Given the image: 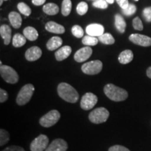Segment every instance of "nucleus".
I'll list each match as a JSON object with an SVG mask.
<instances>
[{
	"mask_svg": "<svg viewBox=\"0 0 151 151\" xmlns=\"http://www.w3.org/2000/svg\"><path fill=\"white\" fill-rule=\"evenodd\" d=\"M43 11L47 15L53 16V15H56L59 12V7L56 4L48 3L43 6Z\"/></svg>",
	"mask_w": 151,
	"mask_h": 151,
	"instance_id": "23",
	"label": "nucleus"
},
{
	"mask_svg": "<svg viewBox=\"0 0 151 151\" xmlns=\"http://www.w3.org/2000/svg\"><path fill=\"white\" fill-rule=\"evenodd\" d=\"M2 151H25L22 147L18 146H11L4 149Z\"/></svg>",
	"mask_w": 151,
	"mask_h": 151,
	"instance_id": "38",
	"label": "nucleus"
},
{
	"mask_svg": "<svg viewBox=\"0 0 151 151\" xmlns=\"http://www.w3.org/2000/svg\"><path fill=\"white\" fill-rule=\"evenodd\" d=\"M98 39H99V41L100 42H101L106 45H112L115 43V39L109 33L103 34L102 35L99 37Z\"/></svg>",
	"mask_w": 151,
	"mask_h": 151,
	"instance_id": "25",
	"label": "nucleus"
},
{
	"mask_svg": "<svg viewBox=\"0 0 151 151\" xmlns=\"http://www.w3.org/2000/svg\"><path fill=\"white\" fill-rule=\"evenodd\" d=\"M11 27L7 24H2L0 27V35L4 39L5 45H9L11 42Z\"/></svg>",
	"mask_w": 151,
	"mask_h": 151,
	"instance_id": "17",
	"label": "nucleus"
},
{
	"mask_svg": "<svg viewBox=\"0 0 151 151\" xmlns=\"http://www.w3.org/2000/svg\"><path fill=\"white\" fill-rule=\"evenodd\" d=\"M106 1H107V3L108 4H113L114 2V0H106Z\"/></svg>",
	"mask_w": 151,
	"mask_h": 151,
	"instance_id": "42",
	"label": "nucleus"
},
{
	"mask_svg": "<svg viewBox=\"0 0 151 151\" xmlns=\"http://www.w3.org/2000/svg\"><path fill=\"white\" fill-rule=\"evenodd\" d=\"M118 4L120 6L122 9H125L129 6V1L128 0H116Z\"/></svg>",
	"mask_w": 151,
	"mask_h": 151,
	"instance_id": "39",
	"label": "nucleus"
},
{
	"mask_svg": "<svg viewBox=\"0 0 151 151\" xmlns=\"http://www.w3.org/2000/svg\"><path fill=\"white\" fill-rule=\"evenodd\" d=\"M109 111L104 107L95 109L89 114V120L94 124H100L105 122L109 118Z\"/></svg>",
	"mask_w": 151,
	"mask_h": 151,
	"instance_id": "4",
	"label": "nucleus"
},
{
	"mask_svg": "<svg viewBox=\"0 0 151 151\" xmlns=\"http://www.w3.org/2000/svg\"><path fill=\"white\" fill-rule=\"evenodd\" d=\"M71 53V48L69 46L62 47L59 50H58L55 53V58L58 61H62L65 60Z\"/></svg>",
	"mask_w": 151,
	"mask_h": 151,
	"instance_id": "16",
	"label": "nucleus"
},
{
	"mask_svg": "<svg viewBox=\"0 0 151 151\" xmlns=\"http://www.w3.org/2000/svg\"><path fill=\"white\" fill-rule=\"evenodd\" d=\"M42 55V51L41 48L37 46H33L29 48L25 52V58L29 62H34L37 60Z\"/></svg>",
	"mask_w": 151,
	"mask_h": 151,
	"instance_id": "14",
	"label": "nucleus"
},
{
	"mask_svg": "<svg viewBox=\"0 0 151 151\" xmlns=\"http://www.w3.org/2000/svg\"><path fill=\"white\" fill-rule=\"evenodd\" d=\"M49 139L47 136L40 134L33 140L30 145L31 151H44L48 148Z\"/></svg>",
	"mask_w": 151,
	"mask_h": 151,
	"instance_id": "8",
	"label": "nucleus"
},
{
	"mask_svg": "<svg viewBox=\"0 0 151 151\" xmlns=\"http://www.w3.org/2000/svg\"><path fill=\"white\" fill-rule=\"evenodd\" d=\"M102 62L100 60H93L83 64L81 67L83 72L88 75H95L100 73L102 69Z\"/></svg>",
	"mask_w": 151,
	"mask_h": 151,
	"instance_id": "7",
	"label": "nucleus"
},
{
	"mask_svg": "<svg viewBox=\"0 0 151 151\" xmlns=\"http://www.w3.org/2000/svg\"><path fill=\"white\" fill-rule=\"evenodd\" d=\"M94 1H95V0H94Z\"/></svg>",
	"mask_w": 151,
	"mask_h": 151,
	"instance_id": "45",
	"label": "nucleus"
},
{
	"mask_svg": "<svg viewBox=\"0 0 151 151\" xmlns=\"http://www.w3.org/2000/svg\"><path fill=\"white\" fill-rule=\"evenodd\" d=\"M26 43V37L20 34H16L13 37V46L19 48L24 46Z\"/></svg>",
	"mask_w": 151,
	"mask_h": 151,
	"instance_id": "24",
	"label": "nucleus"
},
{
	"mask_svg": "<svg viewBox=\"0 0 151 151\" xmlns=\"http://www.w3.org/2000/svg\"><path fill=\"white\" fill-rule=\"evenodd\" d=\"M143 16L146 22H151V6L146 7V8L143 9Z\"/></svg>",
	"mask_w": 151,
	"mask_h": 151,
	"instance_id": "35",
	"label": "nucleus"
},
{
	"mask_svg": "<svg viewBox=\"0 0 151 151\" xmlns=\"http://www.w3.org/2000/svg\"><path fill=\"white\" fill-rule=\"evenodd\" d=\"M135 1H139V0H135Z\"/></svg>",
	"mask_w": 151,
	"mask_h": 151,
	"instance_id": "44",
	"label": "nucleus"
},
{
	"mask_svg": "<svg viewBox=\"0 0 151 151\" xmlns=\"http://www.w3.org/2000/svg\"><path fill=\"white\" fill-rule=\"evenodd\" d=\"M60 118V113L59 111L52 110L41 117L39 120V123L43 127H50L55 125L59 121Z\"/></svg>",
	"mask_w": 151,
	"mask_h": 151,
	"instance_id": "5",
	"label": "nucleus"
},
{
	"mask_svg": "<svg viewBox=\"0 0 151 151\" xmlns=\"http://www.w3.org/2000/svg\"><path fill=\"white\" fill-rule=\"evenodd\" d=\"M18 9L22 14L24 15L25 16H29L32 13L31 9L29 8L25 3L20 2L18 4Z\"/></svg>",
	"mask_w": 151,
	"mask_h": 151,
	"instance_id": "28",
	"label": "nucleus"
},
{
	"mask_svg": "<svg viewBox=\"0 0 151 151\" xmlns=\"http://www.w3.org/2000/svg\"><path fill=\"white\" fill-rule=\"evenodd\" d=\"M35 91V87L32 84L24 86L18 92L16 98V103L19 106H23L29 101Z\"/></svg>",
	"mask_w": 151,
	"mask_h": 151,
	"instance_id": "3",
	"label": "nucleus"
},
{
	"mask_svg": "<svg viewBox=\"0 0 151 151\" xmlns=\"http://www.w3.org/2000/svg\"><path fill=\"white\" fill-rule=\"evenodd\" d=\"M33 4L35 6H41L46 2V0H32Z\"/></svg>",
	"mask_w": 151,
	"mask_h": 151,
	"instance_id": "40",
	"label": "nucleus"
},
{
	"mask_svg": "<svg viewBox=\"0 0 151 151\" xmlns=\"http://www.w3.org/2000/svg\"><path fill=\"white\" fill-rule=\"evenodd\" d=\"M23 35L26 39H27L29 41H35L37 40L39 34L37 29L32 27H27L23 30Z\"/></svg>",
	"mask_w": 151,
	"mask_h": 151,
	"instance_id": "22",
	"label": "nucleus"
},
{
	"mask_svg": "<svg viewBox=\"0 0 151 151\" xmlns=\"http://www.w3.org/2000/svg\"><path fill=\"white\" fill-rule=\"evenodd\" d=\"M133 27L136 30H139L141 31L143 29V25L142 22H141V19L139 17H137L133 20Z\"/></svg>",
	"mask_w": 151,
	"mask_h": 151,
	"instance_id": "34",
	"label": "nucleus"
},
{
	"mask_svg": "<svg viewBox=\"0 0 151 151\" xmlns=\"http://www.w3.org/2000/svg\"><path fill=\"white\" fill-rule=\"evenodd\" d=\"M92 6L98 9H106L108 8V3L106 0H95L92 3Z\"/></svg>",
	"mask_w": 151,
	"mask_h": 151,
	"instance_id": "33",
	"label": "nucleus"
},
{
	"mask_svg": "<svg viewBox=\"0 0 151 151\" xmlns=\"http://www.w3.org/2000/svg\"><path fill=\"white\" fill-rule=\"evenodd\" d=\"M58 93L62 99L69 103H76L79 99L78 92L67 83H61L58 85Z\"/></svg>",
	"mask_w": 151,
	"mask_h": 151,
	"instance_id": "1",
	"label": "nucleus"
},
{
	"mask_svg": "<svg viewBox=\"0 0 151 151\" xmlns=\"http://www.w3.org/2000/svg\"><path fill=\"white\" fill-rule=\"evenodd\" d=\"M86 32L88 35L92 37H100L104 32V27L100 24H90L86 27Z\"/></svg>",
	"mask_w": 151,
	"mask_h": 151,
	"instance_id": "13",
	"label": "nucleus"
},
{
	"mask_svg": "<svg viewBox=\"0 0 151 151\" xmlns=\"http://www.w3.org/2000/svg\"><path fill=\"white\" fill-rule=\"evenodd\" d=\"M68 145L65 140L62 139H57L52 141L45 151H66Z\"/></svg>",
	"mask_w": 151,
	"mask_h": 151,
	"instance_id": "12",
	"label": "nucleus"
},
{
	"mask_svg": "<svg viewBox=\"0 0 151 151\" xmlns=\"http://www.w3.org/2000/svg\"><path fill=\"white\" fill-rule=\"evenodd\" d=\"M98 99L95 94L91 92H87L83 96L81 101V109L85 111H88L92 109L96 104L97 103Z\"/></svg>",
	"mask_w": 151,
	"mask_h": 151,
	"instance_id": "9",
	"label": "nucleus"
},
{
	"mask_svg": "<svg viewBox=\"0 0 151 151\" xmlns=\"http://www.w3.org/2000/svg\"><path fill=\"white\" fill-rule=\"evenodd\" d=\"M109 151H130L126 147L120 146V145H115L109 148Z\"/></svg>",
	"mask_w": 151,
	"mask_h": 151,
	"instance_id": "36",
	"label": "nucleus"
},
{
	"mask_svg": "<svg viewBox=\"0 0 151 151\" xmlns=\"http://www.w3.org/2000/svg\"><path fill=\"white\" fill-rule=\"evenodd\" d=\"M62 39L59 37H53L49 39L46 44V47L49 50H54L62 46Z\"/></svg>",
	"mask_w": 151,
	"mask_h": 151,
	"instance_id": "20",
	"label": "nucleus"
},
{
	"mask_svg": "<svg viewBox=\"0 0 151 151\" xmlns=\"http://www.w3.org/2000/svg\"><path fill=\"white\" fill-rule=\"evenodd\" d=\"M104 92L107 97L114 101H122L128 97V92L125 90L111 83L106 85Z\"/></svg>",
	"mask_w": 151,
	"mask_h": 151,
	"instance_id": "2",
	"label": "nucleus"
},
{
	"mask_svg": "<svg viewBox=\"0 0 151 151\" xmlns=\"http://www.w3.org/2000/svg\"><path fill=\"white\" fill-rule=\"evenodd\" d=\"M92 54V48L89 46H86L79 49L74 55V60L77 62H83L89 59Z\"/></svg>",
	"mask_w": 151,
	"mask_h": 151,
	"instance_id": "11",
	"label": "nucleus"
},
{
	"mask_svg": "<svg viewBox=\"0 0 151 151\" xmlns=\"http://www.w3.org/2000/svg\"><path fill=\"white\" fill-rule=\"evenodd\" d=\"M0 73L4 80L8 83L15 84L19 80L18 74L12 67L7 65H1Z\"/></svg>",
	"mask_w": 151,
	"mask_h": 151,
	"instance_id": "6",
	"label": "nucleus"
},
{
	"mask_svg": "<svg viewBox=\"0 0 151 151\" xmlns=\"http://www.w3.org/2000/svg\"><path fill=\"white\" fill-rule=\"evenodd\" d=\"M88 6L87 4V3L84 2V1H81L78 4L76 7V11L78 13V14L80 16H83L88 12Z\"/></svg>",
	"mask_w": 151,
	"mask_h": 151,
	"instance_id": "30",
	"label": "nucleus"
},
{
	"mask_svg": "<svg viewBox=\"0 0 151 151\" xmlns=\"http://www.w3.org/2000/svg\"><path fill=\"white\" fill-rule=\"evenodd\" d=\"M9 19L12 27L15 29H18L21 27L22 18L18 13L15 12V11L11 12L9 15Z\"/></svg>",
	"mask_w": 151,
	"mask_h": 151,
	"instance_id": "18",
	"label": "nucleus"
},
{
	"mask_svg": "<svg viewBox=\"0 0 151 151\" xmlns=\"http://www.w3.org/2000/svg\"><path fill=\"white\" fill-rule=\"evenodd\" d=\"M129 39L132 43L139 46L144 47L151 46V38L147 36L139 35V34H132L129 36Z\"/></svg>",
	"mask_w": 151,
	"mask_h": 151,
	"instance_id": "10",
	"label": "nucleus"
},
{
	"mask_svg": "<svg viewBox=\"0 0 151 151\" xmlns=\"http://www.w3.org/2000/svg\"><path fill=\"white\" fill-rule=\"evenodd\" d=\"M146 74L148 76V78H150L151 79V67L148 68V69H147V71H146Z\"/></svg>",
	"mask_w": 151,
	"mask_h": 151,
	"instance_id": "41",
	"label": "nucleus"
},
{
	"mask_svg": "<svg viewBox=\"0 0 151 151\" xmlns=\"http://www.w3.org/2000/svg\"><path fill=\"white\" fill-rule=\"evenodd\" d=\"M134 58V54L132 50H125L122 51L118 57V60L120 63L122 65H126V64L129 63L132 61Z\"/></svg>",
	"mask_w": 151,
	"mask_h": 151,
	"instance_id": "19",
	"label": "nucleus"
},
{
	"mask_svg": "<svg viewBox=\"0 0 151 151\" xmlns=\"http://www.w3.org/2000/svg\"><path fill=\"white\" fill-rule=\"evenodd\" d=\"M115 25L120 33H124L126 29V22L121 15L116 14L115 16Z\"/></svg>",
	"mask_w": 151,
	"mask_h": 151,
	"instance_id": "21",
	"label": "nucleus"
},
{
	"mask_svg": "<svg viewBox=\"0 0 151 151\" xmlns=\"http://www.w3.org/2000/svg\"><path fill=\"white\" fill-rule=\"evenodd\" d=\"M3 1H7V0H0V5H2Z\"/></svg>",
	"mask_w": 151,
	"mask_h": 151,
	"instance_id": "43",
	"label": "nucleus"
},
{
	"mask_svg": "<svg viewBox=\"0 0 151 151\" xmlns=\"http://www.w3.org/2000/svg\"><path fill=\"white\" fill-rule=\"evenodd\" d=\"M98 41H99V39L95 37L88 35L83 37V39H82V43L87 46H93L97 44Z\"/></svg>",
	"mask_w": 151,
	"mask_h": 151,
	"instance_id": "27",
	"label": "nucleus"
},
{
	"mask_svg": "<svg viewBox=\"0 0 151 151\" xmlns=\"http://www.w3.org/2000/svg\"><path fill=\"white\" fill-rule=\"evenodd\" d=\"M71 32L73 35L77 38H81L83 37L84 32L82 27L79 25H74L71 28Z\"/></svg>",
	"mask_w": 151,
	"mask_h": 151,
	"instance_id": "32",
	"label": "nucleus"
},
{
	"mask_svg": "<svg viewBox=\"0 0 151 151\" xmlns=\"http://www.w3.org/2000/svg\"><path fill=\"white\" fill-rule=\"evenodd\" d=\"M137 11V7L133 4H129L127 8L125 9H122V14L126 16H130L134 14Z\"/></svg>",
	"mask_w": 151,
	"mask_h": 151,
	"instance_id": "31",
	"label": "nucleus"
},
{
	"mask_svg": "<svg viewBox=\"0 0 151 151\" xmlns=\"http://www.w3.org/2000/svg\"><path fill=\"white\" fill-rule=\"evenodd\" d=\"M46 29L49 32L54 34H63L65 33V29L61 24L56 23L55 22L50 21L46 24Z\"/></svg>",
	"mask_w": 151,
	"mask_h": 151,
	"instance_id": "15",
	"label": "nucleus"
},
{
	"mask_svg": "<svg viewBox=\"0 0 151 151\" xmlns=\"http://www.w3.org/2000/svg\"><path fill=\"white\" fill-rule=\"evenodd\" d=\"M9 94L6 90L3 89H0V102H5L8 99Z\"/></svg>",
	"mask_w": 151,
	"mask_h": 151,
	"instance_id": "37",
	"label": "nucleus"
},
{
	"mask_svg": "<svg viewBox=\"0 0 151 151\" xmlns=\"http://www.w3.org/2000/svg\"><path fill=\"white\" fill-rule=\"evenodd\" d=\"M9 141V134L5 129H0V146H2Z\"/></svg>",
	"mask_w": 151,
	"mask_h": 151,
	"instance_id": "29",
	"label": "nucleus"
},
{
	"mask_svg": "<svg viewBox=\"0 0 151 151\" xmlns=\"http://www.w3.org/2000/svg\"><path fill=\"white\" fill-rule=\"evenodd\" d=\"M71 6L72 4L71 0H63L62 4V14L64 16H68L70 14Z\"/></svg>",
	"mask_w": 151,
	"mask_h": 151,
	"instance_id": "26",
	"label": "nucleus"
}]
</instances>
